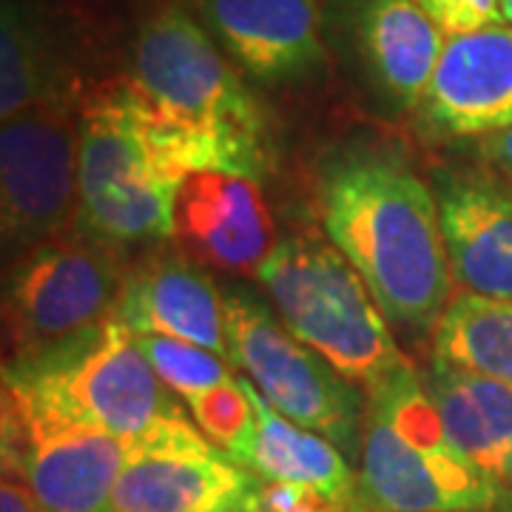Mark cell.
<instances>
[{"instance_id": "obj_1", "label": "cell", "mask_w": 512, "mask_h": 512, "mask_svg": "<svg viewBox=\"0 0 512 512\" xmlns=\"http://www.w3.org/2000/svg\"><path fill=\"white\" fill-rule=\"evenodd\" d=\"M313 188L325 237L365 279L390 325L433 336L456 299V279L436 194L402 148L348 137L322 154Z\"/></svg>"}, {"instance_id": "obj_2", "label": "cell", "mask_w": 512, "mask_h": 512, "mask_svg": "<svg viewBox=\"0 0 512 512\" xmlns=\"http://www.w3.org/2000/svg\"><path fill=\"white\" fill-rule=\"evenodd\" d=\"M126 80L146 100L154 134L180 171H220L259 183L271 168L259 100L180 3H165L140 23Z\"/></svg>"}, {"instance_id": "obj_3", "label": "cell", "mask_w": 512, "mask_h": 512, "mask_svg": "<svg viewBox=\"0 0 512 512\" xmlns=\"http://www.w3.org/2000/svg\"><path fill=\"white\" fill-rule=\"evenodd\" d=\"M356 470L359 512H512V487L453 444L416 367L367 393Z\"/></svg>"}, {"instance_id": "obj_4", "label": "cell", "mask_w": 512, "mask_h": 512, "mask_svg": "<svg viewBox=\"0 0 512 512\" xmlns=\"http://www.w3.org/2000/svg\"><path fill=\"white\" fill-rule=\"evenodd\" d=\"M188 177L160 146L146 100L114 80L80 106V231L111 245L174 237Z\"/></svg>"}, {"instance_id": "obj_5", "label": "cell", "mask_w": 512, "mask_h": 512, "mask_svg": "<svg viewBox=\"0 0 512 512\" xmlns=\"http://www.w3.org/2000/svg\"><path fill=\"white\" fill-rule=\"evenodd\" d=\"M256 276L282 325L365 393L413 367L365 279L330 242L276 239Z\"/></svg>"}, {"instance_id": "obj_6", "label": "cell", "mask_w": 512, "mask_h": 512, "mask_svg": "<svg viewBox=\"0 0 512 512\" xmlns=\"http://www.w3.org/2000/svg\"><path fill=\"white\" fill-rule=\"evenodd\" d=\"M3 382L126 444L188 413L151 367L137 336L114 319L40 356L6 362Z\"/></svg>"}, {"instance_id": "obj_7", "label": "cell", "mask_w": 512, "mask_h": 512, "mask_svg": "<svg viewBox=\"0 0 512 512\" xmlns=\"http://www.w3.org/2000/svg\"><path fill=\"white\" fill-rule=\"evenodd\" d=\"M228 362L279 416L328 439L353 461L362 453L367 393L282 325L254 291L225 293Z\"/></svg>"}, {"instance_id": "obj_8", "label": "cell", "mask_w": 512, "mask_h": 512, "mask_svg": "<svg viewBox=\"0 0 512 512\" xmlns=\"http://www.w3.org/2000/svg\"><path fill=\"white\" fill-rule=\"evenodd\" d=\"M120 245L72 231L6 265V362L32 359L109 322L128 274Z\"/></svg>"}, {"instance_id": "obj_9", "label": "cell", "mask_w": 512, "mask_h": 512, "mask_svg": "<svg viewBox=\"0 0 512 512\" xmlns=\"http://www.w3.org/2000/svg\"><path fill=\"white\" fill-rule=\"evenodd\" d=\"M80 225V106L26 111L0 128L6 265Z\"/></svg>"}, {"instance_id": "obj_10", "label": "cell", "mask_w": 512, "mask_h": 512, "mask_svg": "<svg viewBox=\"0 0 512 512\" xmlns=\"http://www.w3.org/2000/svg\"><path fill=\"white\" fill-rule=\"evenodd\" d=\"M128 444L60 416L3 382L0 461L52 512H114Z\"/></svg>"}, {"instance_id": "obj_11", "label": "cell", "mask_w": 512, "mask_h": 512, "mask_svg": "<svg viewBox=\"0 0 512 512\" xmlns=\"http://www.w3.org/2000/svg\"><path fill=\"white\" fill-rule=\"evenodd\" d=\"M114 512H274V504L268 481L220 450L185 413L128 444Z\"/></svg>"}, {"instance_id": "obj_12", "label": "cell", "mask_w": 512, "mask_h": 512, "mask_svg": "<svg viewBox=\"0 0 512 512\" xmlns=\"http://www.w3.org/2000/svg\"><path fill=\"white\" fill-rule=\"evenodd\" d=\"M447 35L419 0H325V43L373 109L419 111Z\"/></svg>"}, {"instance_id": "obj_13", "label": "cell", "mask_w": 512, "mask_h": 512, "mask_svg": "<svg viewBox=\"0 0 512 512\" xmlns=\"http://www.w3.org/2000/svg\"><path fill=\"white\" fill-rule=\"evenodd\" d=\"M205 29L265 86L311 80L330 63L325 0H202Z\"/></svg>"}, {"instance_id": "obj_14", "label": "cell", "mask_w": 512, "mask_h": 512, "mask_svg": "<svg viewBox=\"0 0 512 512\" xmlns=\"http://www.w3.org/2000/svg\"><path fill=\"white\" fill-rule=\"evenodd\" d=\"M419 114L450 137L484 140L512 128V26L447 37Z\"/></svg>"}, {"instance_id": "obj_15", "label": "cell", "mask_w": 512, "mask_h": 512, "mask_svg": "<svg viewBox=\"0 0 512 512\" xmlns=\"http://www.w3.org/2000/svg\"><path fill=\"white\" fill-rule=\"evenodd\" d=\"M450 271L464 293L512 302V188L473 168H433Z\"/></svg>"}, {"instance_id": "obj_16", "label": "cell", "mask_w": 512, "mask_h": 512, "mask_svg": "<svg viewBox=\"0 0 512 512\" xmlns=\"http://www.w3.org/2000/svg\"><path fill=\"white\" fill-rule=\"evenodd\" d=\"M174 239L205 265L234 274H256L276 248L274 220L259 183L220 171L185 177L174 211Z\"/></svg>"}, {"instance_id": "obj_17", "label": "cell", "mask_w": 512, "mask_h": 512, "mask_svg": "<svg viewBox=\"0 0 512 512\" xmlns=\"http://www.w3.org/2000/svg\"><path fill=\"white\" fill-rule=\"evenodd\" d=\"M134 336H163L228 359L225 293L185 254H154L131 265L111 313Z\"/></svg>"}, {"instance_id": "obj_18", "label": "cell", "mask_w": 512, "mask_h": 512, "mask_svg": "<svg viewBox=\"0 0 512 512\" xmlns=\"http://www.w3.org/2000/svg\"><path fill=\"white\" fill-rule=\"evenodd\" d=\"M46 106H83L69 29L46 0H3L0 117Z\"/></svg>"}, {"instance_id": "obj_19", "label": "cell", "mask_w": 512, "mask_h": 512, "mask_svg": "<svg viewBox=\"0 0 512 512\" xmlns=\"http://www.w3.org/2000/svg\"><path fill=\"white\" fill-rule=\"evenodd\" d=\"M245 387L254 404V427L228 456L271 484L319 498L330 512H359V470L350 458L328 439L279 416L248 379Z\"/></svg>"}, {"instance_id": "obj_20", "label": "cell", "mask_w": 512, "mask_h": 512, "mask_svg": "<svg viewBox=\"0 0 512 512\" xmlns=\"http://www.w3.org/2000/svg\"><path fill=\"white\" fill-rule=\"evenodd\" d=\"M441 424L487 476L512 487V387L430 356L421 373Z\"/></svg>"}, {"instance_id": "obj_21", "label": "cell", "mask_w": 512, "mask_h": 512, "mask_svg": "<svg viewBox=\"0 0 512 512\" xmlns=\"http://www.w3.org/2000/svg\"><path fill=\"white\" fill-rule=\"evenodd\" d=\"M433 356L512 387V302L458 293L433 330Z\"/></svg>"}, {"instance_id": "obj_22", "label": "cell", "mask_w": 512, "mask_h": 512, "mask_svg": "<svg viewBox=\"0 0 512 512\" xmlns=\"http://www.w3.org/2000/svg\"><path fill=\"white\" fill-rule=\"evenodd\" d=\"M137 342L165 387L183 404L237 382V373L231 370L234 365L214 350L163 336H137Z\"/></svg>"}, {"instance_id": "obj_23", "label": "cell", "mask_w": 512, "mask_h": 512, "mask_svg": "<svg viewBox=\"0 0 512 512\" xmlns=\"http://www.w3.org/2000/svg\"><path fill=\"white\" fill-rule=\"evenodd\" d=\"M419 3L447 37L504 23L501 0H419Z\"/></svg>"}, {"instance_id": "obj_24", "label": "cell", "mask_w": 512, "mask_h": 512, "mask_svg": "<svg viewBox=\"0 0 512 512\" xmlns=\"http://www.w3.org/2000/svg\"><path fill=\"white\" fill-rule=\"evenodd\" d=\"M0 512H52L23 478L3 473L0 478Z\"/></svg>"}, {"instance_id": "obj_25", "label": "cell", "mask_w": 512, "mask_h": 512, "mask_svg": "<svg viewBox=\"0 0 512 512\" xmlns=\"http://www.w3.org/2000/svg\"><path fill=\"white\" fill-rule=\"evenodd\" d=\"M481 154H484L495 168H501L507 177H512V128L484 137V140H481Z\"/></svg>"}, {"instance_id": "obj_26", "label": "cell", "mask_w": 512, "mask_h": 512, "mask_svg": "<svg viewBox=\"0 0 512 512\" xmlns=\"http://www.w3.org/2000/svg\"><path fill=\"white\" fill-rule=\"evenodd\" d=\"M501 18L507 26H512V0H501Z\"/></svg>"}]
</instances>
